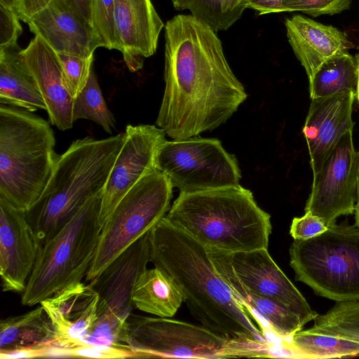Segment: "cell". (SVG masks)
Returning <instances> with one entry per match:
<instances>
[{
  "label": "cell",
  "instance_id": "cell-2",
  "mask_svg": "<svg viewBox=\"0 0 359 359\" xmlns=\"http://www.w3.org/2000/svg\"><path fill=\"white\" fill-rule=\"evenodd\" d=\"M149 238L151 262L174 280L191 314L203 326L228 339L273 348L268 327L235 298L204 245L165 216Z\"/></svg>",
  "mask_w": 359,
  "mask_h": 359
},
{
  "label": "cell",
  "instance_id": "cell-19",
  "mask_svg": "<svg viewBox=\"0 0 359 359\" xmlns=\"http://www.w3.org/2000/svg\"><path fill=\"white\" fill-rule=\"evenodd\" d=\"M46 107L50 123L60 130L73 126V103L57 54L38 36L22 50Z\"/></svg>",
  "mask_w": 359,
  "mask_h": 359
},
{
  "label": "cell",
  "instance_id": "cell-5",
  "mask_svg": "<svg viewBox=\"0 0 359 359\" xmlns=\"http://www.w3.org/2000/svg\"><path fill=\"white\" fill-rule=\"evenodd\" d=\"M49 123L25 109L0 106V197L27 212L42 195L58 154Z\"/></svg>",
  "mask_w": 359,
  "mask_h": 359
},
{
  "label": "cell",
  "instance_id": "cell-16",
  "mask_svg": "<svg viewBox=\"0 0 359 359\" xmlns=\"http://www.w3.org/2000/svg\"><path fill=\"white\" fill-rule=\"evenodd\" d=\"M355 94L345 93L311 99L303 128L313 175L342 136L353 131V105Z\"/></svg>",
  "mask_w": 359,
  "mask_h": 359
},
{
  "label": "cell",
  "instance_id": "cell-13",
  "mask_svg": "<svg viewBox=\"0 0 359 359\" xmlns=\"http://www.w3.org/2000/svg\"><path fill=\"white\" fill-rule=\"evenodd\" d=\"M124 135L123 144L102 193L99 212L102 226L126 193L156 168V151L166 140L165 132L154 125L129 124Z\"/></svg>",
  "mask_w": 359,
  "mask_h": 359
},
{
  "label": "cell",
  "instance_id": "cell-31",
  "mask_svg": "<svg viewBox=\"0 0 359 359\" xmlns=\"http://www.w3.org/2000/svg\"><path fill=\"white\" fill-rule=\"evenodd\" d=\"M40 357L67 358H140L131 349L95 344L81 339H72L41 348Z\"/></svg>",
  "mask_w": 359,
  "mask_h": 359
},
{
  "label": "cell",
  "instance_id": "cell-24",
  "mask_svg": "<svg viewBox=\"0 0 359 359\" xmlns=\"http://www.w3.org/2000/svg\"><path fill=\"white\" fill-rule=\"evenodd\" d=\"M184 302L182 294L174 280L154 266L146 269L138 278L133 303L140 311L162 318H172Z\"/></svg>",
  "mask_w": 359,
  "mask_h": 359
},
{
  "label": "cell",
  "instance_id": "cell-20",
  "mask_svg": "<svg viewBox=\"0 0 359 359\" xmlns=\"http://www.w3.org/2000/svg\"><path fill=\"white\" fill-rule=\"evenodd\" d=\"M99 294L89 283L71 285L43 300V307L56 332L58 344L82 339L97 318Z\"/></svg>",
  "mask_w": 359,
  "mask_h": 359
},
{
  "label": "cell",
  "instance_id": "cell-4",
  "mask_svg": "<svg viewBox=\"0 0 359 359\" xmlns=\"http://www.w3.org/2000/svg\"><path fill=\"white\" fill-rule=\"evenodd\" d=\"M124 140V133L102 140L86 137L58 155L42 195L25 212L39 248L89 199L103 192Z\"/></svg>",
  "mask_w": 359,
  "mask_h": 359
},
{
  "label": "cell",
  "instance_id": "cell-27",
  "mask_svg": "<svg viewBox=\"0 0 359 359\" xmlns=\"http://www.w3.org/2000/svg\"><path fill=\"white\" fill-rule=\"evenodd\" d=\"M358 77L355 57L348 52L336 55L323 62L309 79L310 97L345 93L356 94Z\"/></svg>",
  "mask_w": 359,
  "mask_h": 359
},
{
  "label": "cell",
  "instance_id": "cell-38",
  "mask_svg": "<svg viewBox=\"0 0 359 359\" xmlns=\"http://www.w3.org/2000/svg\"><path fill=\"white\" fill-rule=\"evenodd\" d=\"M246 8L256 11L259 15L284 12L282 0H243Z\"/></svg>",
  "mask_w": 359,
  "mask_h": 359
},
{
  "label": "cell",
  "instance_id": "cell-23",
  "mask_svg": "<svg viewBox=\"0 0 359 359\" xmlns=\"http://www.w3.org/2000/svg\"><path fill=\"white\" fill-rule=\"evenodd\" d=\"M56 332L41 305L0 323V353L29 349L53 344Z\"/></svg>",
  "mask_w": 359,
  "mask_h": 359
},
{
  "label": "cell",
  "instance_id": "cell-8",
  "mask_svg": "<svg viewBox=\"0 0 359 359\" xmlns=\"http://www.w3.org/2000/svg\"><path fill=\"white\" fill-rule=\"evenodd\" d=\"M127 323L129 345L140 358L275 357L272 348L228 339L202 325L131 314Z\"/></svg>",
  "mask_w": 359,
  "mask_h": 359
},
{
  "label": "cell",
  "instance_id": "cell-1",
  "mask_svg": "<svg viewBox=\"0 0 359 359\" xmlns=\"http://www.w3.org/2000/svg\"><path fill=\"white\" fill-rule=\"evenodd\" d=\"M165 90L156 121L172 140L225 123L246 100L217 32L191 14L165 25Z\"/></svg>",
  "mask_w": 359,
  "mask_h": 359
},
{
  "label": "cell",
  "instance_id": "cell-26",
  "mask_svg": "<svg viewBox=\"0 0 359 359\" xmlns=\"http://www.w3.org/2000/svg\"><path fill=\"white\" fill-rule=\"evenodd\" d=\"M282 347L294 358L325 359L359 355V341L301 330Z\"/></svg>",
  "mask_w": 359,
  "mask_h": 359
},
{
  "label": "cell",
  "instance_id": "cell-41",
  "mask_svg": "<svg viewBox=\"0 0 359 359\" xmlns=\"http://www.w3.org/2000/svg\"><path fill=\"white\" fill-rule=\"evenodd\" d=\"M0 5L15 11V0H0Z\"/></svg>",
  "mask_w": 359,
  "mask_h": 359
},
{
  "label": "cell",
  "instance_id": "cell-32",
  "mask_svg": "<svg viewBox=\"0 0 359 359\" xmlns=\"http://www.w3.org/2000/svg\"><path fill=\"white\" fill-rule=\"evenodd\" d=\"M92 26L100 47L120 50L115 22V0H94Z\"/></svg>",
  "mask_w": 359,
  "mask_h": 359
},
{
  "label": "cell",
  "instance_id": "cell-7",
  "mask_svg": "<svg viewBox=\"0 0 359 359\" xmlns=\"http://www.w3.org/2000/svg\"><path fill=\"white\" fill-rule=\"evenodd\" d=\"M290 264L295 278L337 302L359 300V228L336 224L313 238L294 240Z\"/></svg>",
  "mask_w": 359,
  "mask_h": 359
},
{
  "label": "cell",
  "instance_id": "cell-3",
  "mask_svg": "<svg viewBox=\"0 0 359 359\" xmlns=\"http://www.w3.org/2000/svg\"><path fill=\"white\" fill-rule=\"evenodd\" d=\"M165 217L206 248L228 252L268 248L270 215L240 184L180 193Z\"/></svg>",
  "mask_w": 359,
  "mask_h": 359
},
{
  "label": "cell",
  "instance_id": "cell-40",
  "mask_svg": "<svg viewBox=\"0 0 359 359\" xmlns=\"http://www.w3.org/2000/svg\"><path fill=\"white\" fill-rule=\"evenodd\" d=\"M355 225L359 228V175L358 179V185H357V196H356V202L355 206Z\"/></svg>",
  "mask_w": 359,
  "mask_h": 359
},
{
  "label": "cell",
  "instance_id": "cell-36",
  "mask_svg": "<svg viewBox=\"0 0 359 359\" xmlns=\"http://www.w3.org/2000/svg\"><path fill=\"white\" fill-rule=\"evenodd\" d=\"M19 20L14 11L0 5V48L18 46V37L22 32Z\"/></svg>",
  "mask_w": 359,
  "mask_h": 359
},
{
  "label": "cell",
  "instance_id": "cell-22",
  "mask_svg": "<svg viewBox=\"0 0 359 359\" xmlns=\"http://www.w3.org/2000/svg\"><path fill=\"white\" fill-rule=\"evenodd\" d=\"M18 45L0 48V104L30 112L46 110Z\"/></svg>",
  "mask_w": 359,
  "mask_h": 359
},
{
  "label": "cell",
  "instance_id": "cell-12",
  "mask_svg": "<svg viewBox=\"0 0 359 359\" xmlns=\"http://www.w3.org/2000/svg\"><path fill=\"white\" fill-rule=\"evenodd\" d=\"M359 175V151L353 131L344 134L313 175L305 212L320 217L329 227L341 215L355 212Z\"/></svg>",
  "mask_w": 359,
  "mask_h": 359
},
{
  "label": "cell",
  "instance_id": "cell-21",
  "mask_svg": "<svg viewBox=\"0 0 359 359\" xmlns=\"http://www.w3.org/2000/svg\"><path fill=\"white\" fill-rule=\"evenodd\" d=\"M288 41L310 79L329 58L348 52L350 42L337 28L296 15L285 22Z\"/></svg>",
  "mask_w": 359,
  "mask_h": 359
},
{
  "label": "cell",
  "instance_id": "cell-37",
  "mask_svg": "<svg viewBox=\"0 0 359 359\" xmlns=\"http://www.w3.org/2000/svg\"><path fill=\"white\" fill-rule=\"evenodd\" d=\"M53 0H15V12L19 19L27 22L47 7Z\"/></svg>",
  "mask_w": 359,
  "mask_h": 359
},
{
  "label": "cell",
  "instance_id": "cell-10",
  "mask_svg": "<svg viewBox=\"0 0 359 359\" xmlns=\"http://www.w3.org/2000/svg\"><path fill=\"white\" fill-rule=\"evenodd\" d=\"M155 167L180 193L237 186L241 178L236 156L219 140L197 136L166 140L156 151Z\"/></svg>",
  "mask_w": 359,
  "mask_h": 359
},
{
  "label": "cell",
  "instance_id": "cell-11",
  "mask_svg": "<svg viewBox=\"0 0 359 359\" xmlns=\"http://www.w3.org/2000/svg\"><path fill=\"white\" fill-rule=\"evenodd\" d=\"M206 249L227 284L278 301L296 313L304 325L318 316L274 262L268 248L236 252Z\"/></svg>",
  "mask_w": 359,
  "mask_h": 359
},
{
  "label": "cell",
  "instance_id": "cell-17",
  "mask_svg": "<svg viewBox=\"0 0 359 359\" xmlns=\"http://www.w3.org/2000/svg\"><path fill=\"white\" fill-rule=\"evenodd\" d=\"M27 24L30 31L57 54L88 58L100 47L92 25L66 0H53Z\"/></svg>",
  "mask_w": 359,
  "mask_h": 359
},
{
  "label": "cell",
  "instance_id": "cell-28",
  "mask_svg": "<svg viewBox=\"0 0 359 359\" xmlns=\"http://www.w3.org/2000/svg\"><path fill=\"white\" fill-rule=\"evenodd\" d=\"M174 8L191 15L215 32L230 28L246 9L243 0H171Z\"/></svg>",
  "mask_w": 359,
  "mask_h": 359
},
{
  "label": "cell",
  "instance_id": "cell-33",
  "mask_svg": "<svg viewBox=\"0 0 359 359\" xmlns=\"http://www.w3.org/2000/svg\"><path fill=\"white\" fill-rule=\"evenodd\" d=\"M67 88L74 99L85 87L93 67L94 56L83 58L57 54Z\"/></svg>",
  "mask_w": 359,
  "mask_h": 359
},
{
  "label": "cell",
  "instance_id": "cell-6",
  "mask_svg": "<svg viewBox=\"0 0 359 359\" xmlns=\"http://www.w3.org/2000/svg\"><path fill=\"white\" fill-rule=\"evenodd\" d=\"M102 193L89 199L39 250L21 302L33 306L86 276L94 259L102 225Z\"/></svg>",
  "mask_w": 359,
  "mask_h": 359
},
{
  "label": "cell",
  "instance_id": "cell-34",
  "mask_svg": "<svg viewBox=\"0 0 359 359\" xmlns=\"http://www.w3.org/2000/svg\"><path fill=\"white\" fill-rule=\"evenodd\" d=\"M352 0H282L284 12L301 11L316 17L348 9Z\"/></svg>",
  "mask_w": 359,
  "mask_h": 359
},
{
  "label": "cell",
  "instance_id": "cell-18",
  "mask_svg": "<svg viewBox=\"0 0 359 359\" xmlns=\"http://www.w3.org/2000/svg\"><path fill=\"white\" fill-rule=\"evenodd\" d=\"M115 22L119 51L128 69L137 72L155 53L163 22L151 0H115Z\"/></svg>",
  "mask_w": 359,
  "mask_h": 359
},
{
  "label": "cell",
  "instance_id": "cell-15",
  "mask_svg": "<svg viewBox=\"0 0 359 359\" xmlns=\"http://www.w3.org/2000/svg\"><path fill=\"white\" fill-rule=\"evenodd\" d=\"M151 262L149 232L133 243L90 281L99 294L97 316L110 314L127 320L134 306L135 284Z\"/></svg>",
  "mask_w": 359,
  "mask_h": 359
},
{
  "label": "cell",
  "instance_id": "cell-35",
  "mask_svg": "<svg viewBox=\"0 0 359 359\" xmlns=\"http://www.w3.org/2000/svg\"><path fill=\"white\" fill-rule=\"evenodd\" d=\"M328 226L320 217L310 212L294 217L291 223L290 234L294 240H306L325 232Z\"/></svg>",
  "mask_w": 359,
  "mask_h": 359
},
{
  "label": "cell",
  "instance_id": "cell-14",
  "mask_svg": "<svg viewBox=\"0 0 359 359\" xmlns=\"http://www.w3.org/2000/svg\"><path fill=\"white\" fill-rule=\"evenodd\" d=\"M39 245L26 213L0 197V276L4 292H23Z\"/></svg>",
  "mask_w": 359,
  "mask_h": 359
},
{
  "label": "cell",
  "instance_id": "cell-9",
  "mask_svg": "<svg viewBox=\"0 0 359 359\" xmlns=\"http://www.w3.org/2000/svg\"><path fill=\"white\" fill-rule=\"evenodd\" d=\"M172 188L156 168L121 199L102 226L94 259L86 276L91 281L119 255L149 232L170 208Z\"/></svg>",
  "mask_w": 359,
  "mask_h": 359
},
{
  "label": "cell",
  "instance_id": "cell-29",
  "mask_svg": "<svg viewBox=\"0 0 359 359\" xmlns=\"http://www.w3.org/2000/svg\"><path fill=\"white\" fill-rule=\"evenodd\" d=\"M306 330L359 341V300L337 302Z\"/></svg>",
  "mask_w": 359,
  "mask_h": 359
},
{
  "label": "cell",
  "instance_id": "cell-39",
  "mask_svg": "<svg viewBox=\"0 0 359 359\" xmlns=\"http://www.w3.org/2000/svg\"><path fill=\"white\" fill-rule=\"evenodd\" d=\"M66 1L74 11H75L85 21L92 25L94 0Z\"/></svg>",
  "mask_w": 359,
  "mask_h": 359
},
{
  "label": "cell",
  "instance_id": "cell-30",
  "mask_svg": "<svg viewBox=\"0 0 359 359\" xmlns=\"http://www.w3.org/2000/svg\"><path fill=\"white\" fill-rule=\"evenodd\" d=\"M81 118L93 121L109 134L115 128L114 116L104 101L93 66L85 87L74 99L73 119Z\"/></svg>",
  "mask_w": 359,
  "mask_h": 359
},
{
  "label": "cell",
  "instance_id": "cell-42",
  "mask_svg": "<svg viewBox=\"0 0 359 359\" xmlns=\"http://www.w3.org/2000/svg\"><path fill=\"white\" fill-rule=\"evenodd\" d=\"M355 60L357 62V67H358V87H357V91L355 94V98L357 99L358 102L359 103V53L355 56Z\"/></svg>",
  "mask_w": 359,
  "mask_h": 359
},
{
  "label": "cell",
  "instance_id": "cell-25",
  "mask_svg": "<svg viewBox=\"0 0 359 359\" xmlns=\"http://www.w3.org/2000/svg\"><path fill=\"white\" fill-rule=\"evenodd\" d=\"M229 286L239 303L259 317L269 332L281 341L288 340L294 334L302 330L304 325L299 316L283 304L252 294L233 285Z\"/></svg>",
  "mask_w": 359,
  "mask_h": 359
}]
</instances>
